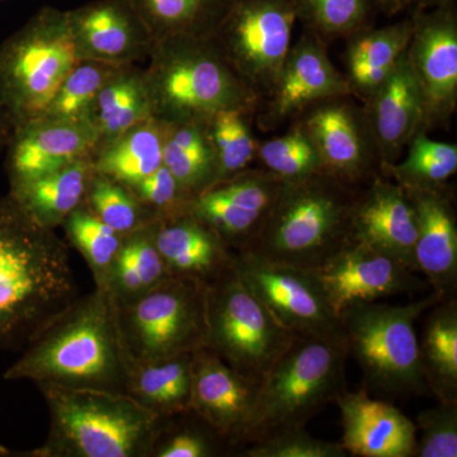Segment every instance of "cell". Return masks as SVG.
Here are the masks:
<instances>
[{
    "label": "cell",
    "mask_w": 457,
    "mask_h": 457,
    "mask_svg": "<svg viewBox=\"0 0 457 457\" xmlns=\"http://www.w3.org/2000/svg\"><path fill=\"white\" fill-rule=\"evenodd\" d=\"M12 450L7 449L4 445L0 444V457L11 456Z\"/></svg>",
    "instance_id": "681fc988"
},
{
    "label": "cell",
    "mask_w": 457,
    "mask_h": 457,
    "mask_svg": "<svg viewBox=\"0 0 457 457\" xmlns=\"http://www.w3.org/2000/svg\"><path fill=\"white\" fill-rule=\"evenodd\" d=\"M84 204L123 237L155 222L131 187L97 171L90 179Z\"/></svg>",
    "instance_id": "ab89813d"
},
{
    "label": "cell",
    "mask_w": 457,
    "mask_h": 457,
    "mask_svg": "<svg viewBox=\"0 0 457 457\" xmlns=\"http://www.w3.org/2000/svg\"><path fill=\"white\" fill-rule=\"evenodd\" d=\"M404 161L387 165L383 176L404 189L437 188L446 186L457 171V145L433 140L425 129L417 132L407 146Z\"/></svg>",
    "instance_id": "e575fe53"
},
{
    "label": "cell",
    "mask_w": 457,
    "mask_h": 457,
    "mask_svg": "<svg viewBox=\"0 0 457 457\" xmlns=\"http://www.w3.org/2000/svg\"><path fill=\"white\" fill-rule=\"evenodd\" d=\"M207 345L230 368L260 381L293 343L234 266L206 285Z\"/></svg>",
    "instance_id": "9c48e42d"
},
{
    "label": "cell",
    "mask_w": 457,
    "mask_h": 457,
    "mask_svg": "<svg viewBox=\"0 0 457 457\" xmlns=\"http://www.w3.org/2000/svg\"><path fill=\"white\" fill-rule=\"evenodd\" d=\"M237 275L286 329L345 342L341 319L328 303L312 270L269 260L249 251L234 252Z\"/></svg>",
    "instance_id": "7c38bea8"
},
{
    "label": "cell",
    "mask_w": 457,
    "mask_h": 457,
    "mask_svg": "<svg viewBox=\"0 0 457 457\" xmlns=\"http://www.w3.org/2000/svg\"><path fill=\"white\" fill-rule=\"evenodd\" d=\"M69 243L82 254L97 288H108L123 236L97 218L86 204L62 222Z\"/></svg>",
    "instance_id": "d590c367"
},
{
    "label": "cell",
    "mask_w": 457,
    "mask_h": 457,
    "mask_svg": "<svg viewBox=\"0 0 457 457\" xmlns=\"http://www.w3.org/2000/svg\"><path fill=\"white\" fill-rule=\"evenodd\" d=\"M266 168H248L192 200L189 212L212 228L234 252L245 249L266 221L282 188Z\"/></svg>",
    "instance_id": "e0dca14e"
},
{
    "label": "cell",
    "mask_w": 457,
    "mask_h": 457,
    "mask_svg": "<svg viewBox=\"0 0 457 457\" xmlns=\"http://www.w3.org/2000/svg\"><path fill=\"white\" fill-rule=\"evenodd\" d=\"M411 17L381 29H362L347 38L343 62L351 96L365 104L383 86L408 49Z\"/></svg>",
    "instance_id": "484cf974"
},
{
    "label": "cell",
    "mask_w": 457,
    "mask_h": 457,
    "mask_svg": "<svg viewBox=\"0 0 457 457\" xmlns=\"http://www.w3.org/2000/svg\"><path fill=\"white\" fill-rule=\"evenodd\" d=\"M163 164L191 197L212 187L218 163L207 123L163 122Z\"/></svg>",
    "instance_id": "d6a6232c"
},
{
    "label": "cell",
    "mask_w": 457,
    "mask_h": 457,
    "mask_svg": "<svg viewBox=\"0 0 457 457\" xmlns=\"http://www.w3.org/2000/svg\"><path fill=\"white\" fill-rule=\"evenodd\" d=\"M194 353L134 362L128 392L132 399L162 418L191 411Z\"/></svg>",
    "instance_id": "f546056e"
},
{
    "label": "cell",
    "mask_w": 457,
    "mask_h": 457,
    "mask_svg": "<svg viewBox=\"0 0 457 457\" xmlns=\"http://www.w3.org/2000/svg\"><path fill=\"white\" fill-rule=\"evenodd\" d=\"M351 240L389 255L417 272V213L405 189L384 176L375 177L361 187Z\"/></svg>",
    "instance_id": "44dd1931"
},
{
    "label": "cell",
    "mask_w": 457,
    "mask_h": 457,
    "mask_svg": "<svg viewBox=\"0 0 457 457\" xmlns=\"http://www.w3.org/2000/svg\"><path fill=\"white\" fill-rule=\"evenodd\" d=\"M95 171L92 158L78 159L20 187L9 189L8 194L33 220L55 230L84 204Z\"/></svg>",
    "instance_id": "4316f807"
},
{
    "label": "cell",
    "mask_w": 457,
    "mask_h": 457,
    "mask_svg": "<svg viewBox=\"0 0 457 457\" xmlns=\"http://www.w3.org/2000/svg\"><path fill=\"white\" fill-rule=\"evenodd\" d=\"M134 365L108 288L77 296L32 337L4 380L128 392Z\"/></svg>",
    "instance_id": "6da1fadb"
},
{
    "label": "cell",
    "mask_w": 457,
    "mask_h": 457,
    "mask_svg": "<svg viewBox=\"0 0 457 457\" xmlns=\"http://www.w3.org/2000/svg\"><path fill=\"white\" fill-rule=\"evenodd\" d=\"M77 296L64 240L0 198V351L23 350Z\"/></svg>",
    "instance_id": "7a4b0ae2"
},
{
    "label": "cell",
    "mask_w": 457,
    "mask_h": 457,
    "mask_svg": "<svg viewBox=\"0 0 457 457\" xmlns=\"http://www.w3.org/2000/svg\"><path fill=\"white\" fill-rule=\"evenodd\" d=\"M297 20L321 41L339 38L372 27L376 9L372 0H293Z\"/></svg>",
    "instance_id": "74e56055"
},
{
    "label": "cell",
    "mask_w": 457,
    "mask_h": 457,
    "mask_svg": "<svg viewBox=\"0 0 457 457\" xmlns=\"http://www.w3.org/2000/svg\"><path fill=\"white\" fill-rule=\"evenodd\" d=\"M155 245L173 276L209 282L233 267L234 251L191 212L158 221Z\"/></svg>",
    "instance_id": "d4e9b609"
},
{
    "label": "cell",
    "mask_w": 457,
    "mask_h": 457,
    "mask_svg": "<svg viewBox=\"0 0 457 457\" xmlns=\"http://www.w3.org/2000/svg\"><path fill=\"white\" fill-rule=\"evenodd\" d=\"M147 117H152V110L144 69L137 64L120 66L99 90L90 110L89 122L97 135L96 152Z\"/></svg>",
    "instance_id": "f1b7e54d"
},
{
    "label": "cell",
    "mask_w": 457,
    "mask_h": 457,
    "mask_svg": "<svg viewBox=\"0 0 457 457\" xmlns=\"http://www.w3.org/2000/svg\"><path fill=\"white\" fill-rule=\"evenodd\" d=\"M92 161L97 173L134 187L163 165V122L147 117L99 147Z\"/></svg>",
    "instance_id": "4dcf8cb0"
},
{
    "label": "cell",
    "mask_w": 457,
    "mask_h": 457,
    "mask_svg": "<svg viewBox=\"0 0 457 457\" xmlns=\"http://www.w3.org/2000/svg\"><path fill=\"white\" fill-rule=\"evenodd\" d=\"M66 14L78 60L137 64L149 57L154 45L130 0H92Z\"/></svg>",
    "instance_id": "ac0fdd59"
},
{
    "label": "cell",
    "mask_w": 457,
    "mask_h": 457,
    "mask_svg": "<svg viewBox=\"0 0 457 457\" xmlns=\"http://www.w3.org/2000/svg\"><path fill=\"white\" fill-rule=\"evenodd\" d=\"M296 20L293 0H236L213 37L261 101L281 74Z\"/></svg>",
    "instance_id": "8fae6325"
},
{
    "label": "cell",
    "mask_w": 457,
    "mask_h": 457,
    "mask_svg": "<svg viewBox=\"0 0 457 457\" xmlns=\"http://www.w3.org/2000/svg\"><path fill=\"white\" fill-rule=\"evenodd\" d=\"M372 2L376 9L383 12L386 16H395L411 5V0H372Z\"/></svg>",
    "instance_id": "bcb514c9"
},
{
    "label": "cell",
    "mask_w": 457,
    "mask_h": 457,
    "mask_svg": "<svg viewBox=\"0 0 457 457\" xmlns=\"http://www.w3.org/2000/svg\"><path fill=\"white\" fill-rule=\"evenodd\" d=\"M450 5H455V0H411L409 8L413 7V11H427V9L450 7Z\"/></svg>",
    "instance_id": "7dc6e473"
},
{
    "label": "cell",
    "mask_w": 457,
    "mask_h": 457,
    "mask_svg": "<svg viewBox=\"0 0 457 457\" xmlns=\"http://www.w3.org/2000/svg\"><path fill=\"white\" fill-rule=\"evenodd\" d=\"M260 381L230 368L209 347L194 352L191 411L228 446H239Z\"/></svg>",
    "instance_id": "ffe728a7"
},
{
    "label": "cell",
    "mask_w": 457,
    "mask_h": 457,
    "mask_svg": "<svg viewBox=\"0 0 457 457\" xmlns=\"http://www.w3.org/2000/svg\"><path fill=\"white\" fill-rule=\"evenodd\" d=\"M50 413L45 444L25 457H150L168 418L129 394L37 384Z\"/></svg>",
    "instance_id": "3957f363"
},
{
    "label": "cell",
    "mask_w": 457,
    "mask_h": 457,
    "mask_svg": "<svg viewBox=\"0 0 457 457\" xmlns=\"http://www.w3.org/2000/svg\"><path fill=\"white\" fill-rule=\"evenodd\" d=\"M77 62L68 14L51 5L0 42V108L12 128L40 117Z\"/></svg>",
    "instance_id": "ba28073f"
},
{
    "label": "cell",
    "mask_w": 457,
    "mask_h": 457,
    "mask_svg": "<svg viewBox=\"0 0 457 457\" xmlns=\"http://www.w3.org/2000/svg\"><path fill=\"white\" fill-rule=\"evenodd\" d=\"M97 135L90 122L37 117L13 129L7 146L9 189L59 170L78 159L93 158Z\"/></svg>",
    "instance_id": "d6986e66"
},
{
    "label": "cell",
    "mask_w": 457,
    "mask_h": 457,
    "mask_svg": "<svg viewBox=\"0 0 457 457\" xmlns=\"http://www.w3.org/2000/svg\"><path fill=\"white\" fill-rule=\"evenodd\" d=\"M420 366L429 394L457 402V302L445 299L427 311L418 336Z\"/></svg>",
    "instance_id": "83f0119b"
},
{
    "label": "cell",
    "mask_w": 457,
    "mask_h": 457,
    "mask_svg": "<svg viewBox=\"0 0 457 457\" xmlns=\"http://www.w3.org/2000/svg\"><path fill=\"white\" fill-rule=\"evenodd\" d=\"M295 121L312 140L327 173L357 188L383 176L365 110L351 95L312 104Z\"/></svg>",
    "instance_id": "4fadbf2b"
},
{
    "label": "cell",
    "mask_w": 457,
    "mask_h": 457,
    "mask_svg": "<svg viewBox=\"0 0 457 457\" xmlns=\"http://www.w3.org/2000/svg\"><path fill=\"white\" fill-rule=\"evenodd\" d=\"M362 106L384 170L399 162L425 121L422 97L409 66L407 51L383 86Z\"/></svg>",
    "instance_id": "cb8c5ba5"
},
{
    "label": "cell",
    "mask_w": 457,
    "mask_h": 457,
    "mask_svg": "<svg viewBox=\"0 0 457 457\" xmlns=\"http://www.w3.org/2000/svg\"><path fill=\"white\" fill-rule=\"evenodd\" d=\"M131 188L155 221L173 220L186 215L194 200L164 164Z\"/></svg>",
    "instance_id": "ee69618b"
},
{
    "label": "cell",
    "mask_w": 457,
    "mask_h": 457,
    "mask_svg": "<svg viewBox=\"0 0 457 457\" xmlns=\"http://www.w3.org/2000/svg\"><path fill=\"white\" fill-rule=\"evenodd\" d=\"M417 432L413 457L457 456V402L440 403L420 411L417 417Z\"/></svg>",
    "instance_id": "7bdbcfd3"
},
{
    "label": "cell",
    "mask_w": 457,
    "mask_h": 457,
    "mask_svg": "<svg viewBox=\"0 0 457 457\" xmlns=\"http://www.w3.org/2000/svg\"><path fill=\"white\" fill-rule=\"evenodd\" d=\"M345 343L296 336L260 380L242 444L306 427L345 387Z\"/></svg>",
    "instance_id": "8992f818"
},
{
    "label": "cell",
    "mask_w": 457,
    "mask_h": 457,
    "mask_svg": "<svg viewBox=\"0 0 457 457\" xmlns=\"http://www.w3.org/2000/svg\"><path fill=\"white\" fill-rule=\"evenodd\" d=\"M252 117L254 112L251 111L224 110L213 114L207 122L218 163L215 185L248 170L257 159L258 141L252 132Z\"/></svg>",
    "instance_id": "8d00e7d4"
},
{
    "label": "cell",
    "mask_w": 457,
    "mask_h": 457,
    "mask_svg": "<svg viewBox=\"0 0 457 457\" xmlns=\"http://www.w3.org/2000/svg\"><path fill=\"white\" fill-rule=\"evenodd\" d=\"M341 411L345 453L357 457H413L416 423L387 400L372 398L365 389L345 390L336 399Z\"/></svg>",
    "instance_id": "603a6c76"
},
{
    "label": "cell",
    "mask_w": 457,
    "mask_h": 457,
    "mask_svg": "<svg viewBox=\"0 0 457 457\" xmlns=\"http://www.w3.org/2000/svg\"><path fill=\"white\" fill-rule=\"evenodd\" d=\"M245 457H345L341 444L320 440L302 428L288 429L272 437L249 444Z\"/></svg>",
    "instance_id": "f6af8a7d"
},
{
    "label": "cell",
    "mask_w": 457,
    "mask_h": 457,
    "mask_svg": "<svg viewBox=\"0 0 457 457\" xmlns=\"http://www.w3.org/2000/svg\"><path fill=\"white\" fill-rule=\"evenodd\" d=\"M192 413V411H191ZM168 418L156 438L150 457H212L220 455L221 445L227 444L219 437L200 418L192 413ZM228 445V444H227Z\"/></svg>",
    "instance_id": "b9f144b4"
},
{
    "label": "cell",
    "mask_w": 457,
    "mask_h": 457,
    "mask_svg": "<svg viewBox=\"0 0 457 457\" xmlns=\"http://www.w3.org/2000/svg\"><path fill=\"white\" fill-rule=\"evenodd\" d=\"M360 189L326 170L282 183L257 236L240 251L315 270L351 240Z\"/></svg>",
    "instance_id": "5b68a950"
},
{
    "label": "cell",
    "mask_w": 457,
    "mask_h": 457,
    "mask_svg": "<svg viewBox=\"0 0 457 457\" xmlns=\"http://www.w3.org/2000/svg\"><path fill=\"white\" fill-rule=\"evenodd\" d=\"M144 80L152 116L207 123L220 111H257L261 98L228 64L213 37L155 41Z\"/></svg>",
    "instance_id": "277c9868"
},
{
    "label": "cell",
    "mask_w": 457,
    "mask_h": 457,
    "mask_svg": "<svg viewBox=\"0 0 457 457\" xmlns=\"http://www.w3.org/2000/svg\"><path fill=\"white\" fill-rule=\"evenodd\" d=\"M12 132H13V128H12L11 122H9L7 114L0 108V153L7 149Z\"/></svg>",
    "instance_id": "c3c4849f"
},
{
    "label": "cell",
    "mask_w": 457,
    "mask_h": 457,
    "mask_svg": "<svg viewBox=\"0 0 457 457\" xmlns=\"http://www.w3.org/2000/svg\"><path fill=\"white\" fill-rule=\"evenodd\" d=\"M257 159L282 182H297L324 170L317 149L297 121L282 137L258 143Z\"/></svg>",
    "instance_id": "60d3db41"
},
{
    "label": "cell",
    "mask_w": 457,
    "mask_h": 457,
    "mask_svg": "<svg viewBox=\"0 0 457 457\" xmlns=\"http://www.w3.org/2000/svg\"><path fill=\"white\" fill-rule=\"evenodd\" d=\"M350 95L345 74L328 56L326 42L303 29L288 51L275 87L258 104L255 122L262 131H275L295 121L312 104Z\"/></svg>",
    "instance_id": "9a60e30c"
},
{
    "label": "cell",
    "mask_w": 457,
    "mask_h": 457,
    "mask_svg": "<svg viewBox=\"0 0 457 457\" xmlns=\"http://www.w3.org/2000/svg\"><path fill=\"white\" fill-rule=\"evenodd\" d=\"M206 285L171 275L139 299L119 306L123 343L134 362L206 347Z\"/></svg>",
    "instance_id": "30bf717a"
},
{
    "label": "cell",
    "mask_w": 457,
    "mask_h": 457,
    "mask_svg": "<svg viewBox=\"0 0 457 457\" xmlns=\"http://www.w3.org/2000/svg\"><path fill=\"white\" fill-rule=\"evenodd\" d=\"M153 40L215 37L236 0H130Z\"/></svg>",
    "instance_id": "1f68e13d"
},
{
    "label": "cell",
    "mask_w": 457,
    "mask_h": 457,
    "mask_svg": "<svg viewBox=\"0 0 457 457\" xmlns=\"http://www.w3.org/2000/svg\"><path fill=\"white\" fill-rule=\"evenodd\" d=\"M156 222L123 237L108 285L119 306L139 299L171 276L156 248Z\"/></svg>",
    "instance_id": "836d02e7"
},
{
    "label": "cell",
    "mask_w": 457,
    "mask_h": 457,
    "mask_svg": "<svg viewBox=\"0 0 457 457\" xmlns=\"http://www.w3.org/2000/svg\"><path fill=\"white\" fill-rule=\"evenodd\" d=\"M312 272L338 317L357 303L414 295L429 287L402 262L353 240Z\"/></svg>",
    "instance_id": "2e32d148"
},
{
    "label": "cell",
    "mask_w": 457,
    "mask_h": 457,
    "mask_svg": "<svg viewBox=\"0 0 457 457\" xmlns=\"http://www.w3.org/2000/svg\"><path fill=\"white\" fill-rule=\"evenodd\" d=\"M407 49L423 102V129H449L457 108V14L455 5L413 11Z\"/></svg>",
    "instance_id": "5bb4252c"
},
{
    "label": "cell",
    "mask_w": 457,
    "mask_h": 457,
    "mask_svg": "<svg viewBox=\"0 0 457 457\" xmlns=\"http://www.w3.org/2000/svg\"><path fill=\"white\" fill-rule=\"evenodd\" d=\"M445 300L431 291L405 305L363 303L339 314L348 356L359 363L363 389L378 399L428 395L418 350V319Z\"/></svg>",
    "instance_id": "52a82bcc"
},
{
    "label": "cell",
    "mask_w": 457,
    "mask_h": 457,
    "mask_svg": "<svg viewBox=\"0 0 457 457\" xmlns=\"http://www.w3.org/2000/svg\"><path fill=\"white\" fill-rule=\"evenodd\" d=\"M120 66L78 60L40 117L62 121L89 122L99 90Z\"/></svg>",
    "instance_id": "f35d334b"
},
{
    "label": "cell",
    "mask_w": 457,
    "mask_h": 457,
    "mask_svg": "<svg viewBox=\"0 0 457 457\" xmlns=\"http://www.w3.org/2000/svg\"><path fill=\"white\" fill-rule=\"evenodd\" d=\"M405 192L417 213V272L444 299L456 297L457 218L453 189L446 185Z\"/></svg>",
    "instance_id": "7402d4cb"
}]
</instances>
